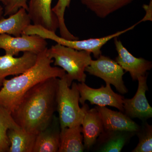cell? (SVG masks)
Wrapping results in <instances>:
<instances>
[{"label":"cell","instance_id":"cell-13","mask_svg":"<svg viewBox=\"0 0 152 152\" xmlns=\"http://www.w3.org/2000/svg\"><path fill=\"white\" fill-rule=\"evenodd\" d=\"M82 107L84 112L81 123L84 145L85 148L89 149L104 130L100 114L96 109H90L86 104Z\"/></svg>","mask_w":152,"mask_h":152},{"label":"cell","instance_id":"cell-6","mask_svg":"<svg viewBox=\"0 0 152 152\" xmlns=\"http://www.w3.org/2000/svg\"><path fill=\"white\" fill-rule=\"evenodd\" d=\"M85 71L102 79L106 84L113 85L121 94L128 92L123 81L124 69L116 61L110 58L100 55L96 60L91 61Z\"/></svg>","mask_w":152,"mask_h":152},{"label":"cell","instance_id":"cell-18","mask_svg":"<svg viewBox=\"0 0 152 152\" xmlns=\"http://www.w3.org/2000/svg\"><path fill=\"white\" fill-rule=\"evenodd\" d=\"M7 136L10 142L8 152H33L37 135L19 128L9 129Z\"/></svg>","mask_w":152,"mask_h":152},{"label":"cell","instance_id":"cell-24","mask_svg":"<svg viewBox=\"0 0 152 152\" xmlns=\"http://www.w3.org/2000/svg\"><path fill=\"white\" fill-rule=\"evenodd\" d=\"M21 8H23L27 11V0H9L4 8V16H7L13 15Z\"/></svg>","mask_w":152,"mask_h":152},{"label":"cell","instance_id":"cell-1","mask_svg":"<svg viewBox=\"0 0 152 152\" xmlns=\"http://www.w3.org/2000/svg\"><path fill=\"white\" fill-rule=\"evenodd\" d=\"M58 80L50 78L36 85L26 93L11 113L23 130L37 135L50 124L56 111Z\"/></svg>","mask_w":152,"mask_h":152},{"label":"cell","instance_id":"cell-17","mask_svg":"<svg viewBox=\"0 0 152 152\" xmlns=\"http://www.w3.org/2000/svg\"><path fill=\"white\" fill-rule=\"evenodd\" d=\"M81 125L61 129L58 152H82L85 149Z\"/></svg>","mask_w":152,"mask_h":152},{"label":"cell","instance_id":"cell-8","mask_svg":"<svg viewBox=\"0 0 152 152\" xmlns=\"http://www.w3.org/2000/svg\"><path fill=\"white\" fill-rule=\"evenodd\" d=\"M105 86H102L99 88L95 89L87 86L85 83L77 84L80 92V103L83 105L88 101L91 104L100 107L111 106L124 112L123 96L114 92L110 85L106 84Z\"/></svg>","mask_w":152,"mask_h":152},{"label":"cell","instance_id":"cell-14","mask_svg":"<svg viewBox=\"0 0 152 152\" xmlns=\"http://www.w3.org/2000/svg\"><path fill=\"white\" fill-rule=\"evenodd\" d=\"M95 108L100 114L105 132L135 133L140 129L137 124L121 112L112 110L106 107L97 106Z\"/></svg>","mask_w":152,"mask_h":152},{"label":"cell","instance_id":"cell-12","mask_svg":"<svg viewBox=\"0 0 152 152\" xmlns=\"http://www.w3.org/2000/svg\"><path fill=\"white\" fill-rule=\"evenodd\" d=\"M53 0H30L28 4V13L33 25H39L56 32L58 22L52 11Z\"/></svg>","mask_w":152,"mask_h":152},{"label":"cell","instance_id":"cell-15","mask_svg":"<svg viewBox=\"0 0 152 152\" xmlns=\"http://www.w3.org/2000/svg\"><path fill=\"white\" fill-rule=\"evenodd\" d=\"M61 128L58 118L54 115L50 124L37 135L33 152H57Z\"/></svg>","mask_w":152,"mask_h":152},{"label":"cell","instance_id":"cell-9","mask_svg":"<svg viewBox=\"0 0 152 152\" xmlns=\"http://www.w3.org/2000/svg\"><path fill=\"white\" fill-rule=\"evenodd\" d=\"M137 80L138 88L134 97L131 99H124V112L131 118H138L142 120H146L152 117V108L145 95L146 92L148 89L147 76H140Z\"/></svg>","mask_w":152,"mask_h":152},{"label":"cell","instance_id":"cell-25","mask_svg":"<svg viewBox=\"0 0 152 152\" xmlns=\"http://www.w3.org/2000/svg\"><path fill=\"white\" fill-rule=\"evenodd\" d=\"M143 8L146 12V15L144 17V18L142 19L141 20L138 22L139 23L141 22L145 21L147 20L152 21V1H150L149 4L148 5H144Z\"/></svg>","mask_w":152,"mask_h":152},{"label":"cell","instance_id":"cell-2","mask_svg":"<svg viewBox=\"0 0 152 152\" xmlns=\"http://www.w3.org/2000/svg\"><path fill=\"white\" fill-rule=\"evenodd\" d=\"M47 48L38 54L35 64L27 71L3 81L0 90V105L10 113L14 111L26 93L36 85L50 78H61L66 75L62 68L52 66L54 61L48 56Z\"/></svg>","mask_w":152,"mask_h":152},{"label":"cell","instance_id":"cell-10","mask_svg":"<svg viewBox=\"0 0 152 152\" xmlns=\"http://www.w3.org/2000/svg\"><path fill=\"white\" fill-rule=\"evenodd\" d=\"M117 37L114 38L116 50L118 53L116 61L124 70L129 73L134 80H137L140 76L145 75L147 71L152 68L151 62L142 58H137L133 56Z\"/></svg>","mask_w":152,"mask_h":152},{"label":"cell","instance_id":"cell-22","mask_svg":"<svg viewBox=\"0 0 152 152\" xmlns=\"http://www.w3.org/2000/svg\"><path fill=\"white\" fill-rule=\"evenodd\" d=\"M71 1L58 0L56 5L52 8V11L58 19L61 37L66 39L76 40L78 39V38L75 37L70 32L65 23V12L67 8L69 7Z\"/></svg>","mask_w":152,"mask_h":152},{"label":"cell","instance_id":"cell-3","mask_svg":"<svg viewBox=\"0 0 152 152\" xmlns=\"http://www.w3.org/2000/svg\"><path fill=\"white\" fill-rule=\"evenodd\" d=\"M47 53L50 58L53 60L55 66L61 67L66 72V77L69 86L74 80L85 83V70L92 60L91 53L57 44L48 48Z\"/></svg>","mask_w":152,"mask_h":152},{"label":"cell","instance_id":"cell-4","mask_svg":"<svg viewBox=\"0 0 152 152\" xmlns=\"http://www.w3.org/2000/svg\"><path fill=\"white\" fill-rule=\"evenodd\" d=\"M68 84L66 75L59 78L56 95V111L61 129L81 125L84 115L83 108L80 107V94L77 84Z\"/></svg>","mask_w":152,"mask_h":152},{"label":"cell","instance_id":"cell-23","mask_svg":"<svg viewBox=\"0 0 152 152\" xmlns=\"http://www.w3.org/2000/svg\"><path fill=\"white\" fill-rule=\"evenodd\" d=\"M141 132L139 133V142L133 152H152V127L148 123L145 124Z\"/></svg>","mask_w":152,"mask_h":152},{"label":"cell","instance_id":"cell-16","mask_svg":"<svg viewBox=\"0 0 152 152\" xmlns=\"http://www.w3.org/2000/svg\"><path fill=\"white\" fill-rule=\"evenodd\" d=\"M31 22L27 11L21 8L9 18H0V34H5L20 37L23 34L24 31L31 24Z\"/></svg>","mask_w":152,"mask_h":152},{"label":"cell","instance_id":"cell-26","mask_svg":"<svg viewBox=\"0 0 152 152\" xmlns=\"http://www.w3.org/2000/svg\"><path fill=\"white\" fill-rule=\"evenodd\" d=\"M4 8L2 6L0 5V18L2 17L3 15H4Z\"/></svg>","mask_w":152,"mask_h":152},{"label":"cell","instance_id":"cell-19","mask_svg":"<svg viewBox=\"0 0 152 152\" xmlns=\"http://www.w3.org/2000/svg\"><path fill=\"white\" fill-rule=\"evenodd\" d=\"M134 0H80L83 5L101 18H104Z\"/></svg>","mask_w":152,"mask_h":152},{"label":"cell","instance_id":"cell-7","mask_svg":"<svg viewBox=\"0 0 152 152\" xmlns=\"http://www.w3.org/2000/svg\"><path fill=\"white\" fill-rule=\"evenodd\" d=\"M45 39L36 35L23 34L12 37L7 34H0V49L5 54L16 56L20 52H30L38 54L47 48Z\"/></svg>","mask_w":152,"mask_h":152},{"label":"cell","instance_id":"cell-27","mask_svg":"<svg viewBox=\"0 0 152 152\" xmlns=\"http://www.w3.org/2000/svg\"><path fill=\"white\" fill-rule=\"evenodd\" d=\"M9 1V0H0V2L3 4L4 6H5L7 4Z\"/></svg>","mask_w":152,"mask_h":152},{"label":"cell","instance_id":"cell-20","mask_svg":"<svg viewBox=\"0 0 152 152\" xmlns=\"http://www.w3.org/2000/svg\"><path fill=\"white\" fill-rule=\"evenodd\" d=\"M19 128H21L15 121L11 113L0 105V152H8L10 142L8 131Z\"/></svg>","mask_w":152,"mask_h":152},{"label":"cell","instance_id":"cell-5","mask_svg":"<svg viewBox=\"0 0 152 152\" xmlns=\"http://www.w3.org/2000/svg\"><path fill=\"white\" fill-rule=\"evenodd\" d=\"M138 25L137 23L130 27L120 31L106 36L103 37L93 38L83 40H70L59 37L56 32L45 28L39 25H30L26 28L23 34L27 35H36L40 36L44 39L52 40L57 44H60L65 46L69 47L78 50H85L92 53L94 57L98 58L102 55L101 48L108 41L116 37L133 29Z\"/></svg>","mask_w":152,"mask_h":152},{"label":"cell","instance_id":"cell-11","mask_svg":"<svg viewBox=\"0 0 152 152\" xmlns=\"http://www.w3.org/2000/svg\"><path fill=\"white\" fill-rule=\"evenodd\" d=\"M37 57V54L30 52H24L18 58L7 54L0 56V87L8 76L20 75L32 67Z\"/></svg>","mask_w":152,"mask_h":152},{"label":"cell","instance_id":"cell-21","mask_svg":"<svg viewBox=\"0 0 152 152\" xmlns=\"http://www.w3.org/2000/svg\"><path fill=\"white\" fill-rule=\"evenodd\" d=\"M128 132H129L104 131L101 135L104 137V141L99 151L121 152L127 140L129 135L127 134Z\"/></svg>","mask_w":152,"mask_h":152}]
</instances>
